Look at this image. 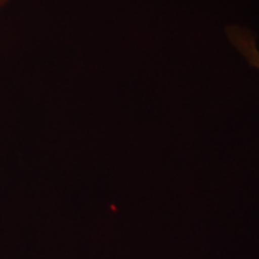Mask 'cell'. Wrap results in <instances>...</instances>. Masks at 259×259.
Masks as SVG:
<instances>
[{"label":"cell","mask_w":259,"mask_h":259,"mask_svg":"<svg viewBox=\"0 0 259 259\" xmlns=\"http://www.w3.org/2000/svg\"><path fill=\"white\" fill-rule=\"evenodd\" d=\"M228 36L231 39L232 45L241 52L248 64L259 71V49L256 48V39L253 33L248 29L233 26L228 29Z\"/></svg>","instance_id":"cell-1"},{"label":"cell","mask_w":259,"mask_h":259,"mask_svg":"<svg viewBox=\"0 0 259 259\" xmlns=\"http://www.w3.org/2000/svg\"><path fill=\"white\" fill-rule=\"evenodd\" d=\"M5 2H6V0H0V6H2V5H3Z\"/></svg>","instance_id":"cell-2"}]
</instances>
